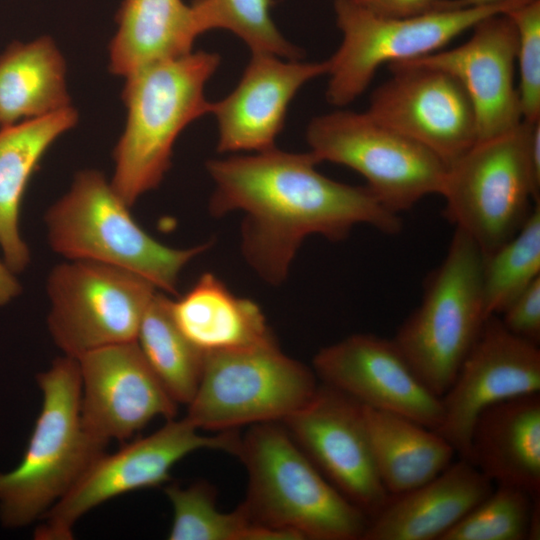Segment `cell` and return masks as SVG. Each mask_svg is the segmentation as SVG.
I'll return each mask as SVG.
<instances>
[{"instance_id": "20", "label": "cell", "mask_w": 540, "mask_h": 540, "mask_svg": "<svg viewBox=\"0 0 540 540\" xmlns=\"http://www.w3.org/2000/svg\"><path fill=\"white\" fill-rule=\"evenodd\" d=\"M493 488L474 465L459 458L428 482L391 496L370 519L362 540H440Z\"/></svg>"}, {"instance_id": "12", "label": "cell", "mask_w": 540, "mask_h": 540, "mask_svg": "<svg viewBox=\"0 0 540 540\" xmlns=\"http://www.w3.org/2000/svg\"><path fill=\"white\" fill-rule=\"evenodd\" d=\"M186 418L168 420L154 433L130 442L112 454H101L73 487L43 516L35 531L40 540L73 538L76 522L88 511L123 494L156 487L170 477L172 467L199 449L237 454L241 439L233 430L199 434Z\"/></svg>"}, {"instance_id": "23", "label": "cell", "mask_w": 540, "mask_h": 540, "mask_svg": "<svg viewBox=\"0 0 540 540\" xmlns=\"http://www.w3.org/2000/svg\"><path fill=\"white\" fill-rule=\"evenodd\" d=\"M170 311L182 334L204 353L275 340L260 307L235 296L212 273H204L178 300H170Z\"/></svg>"}, {"instance_id": "13", "label": "cell", "mask_w": 540, "mask_h": 540, "mask_svg": "<svg viewBox=\"0 0 540 540\" xmlns=\"http://www.w3.org/2000/svg\"><path fill=\"white\" fill-rule=\"evenodd\" d=\"M388 67L391 77L372 93L366 113L450 166L478 140L476 115L463 87L449 73L414 61Z\"/></svg>"}, {"instance_id": "32", "label": "cell", "mask_w": 540, "mask_h": 540, "mask_svg": "<svg viewBox=\"0 0 540 540\" xmlns=\"http://www.w3.org/2000/svg\"><path fill=\"white\" fill-rule=\"evenodd\" d=\"M506 14L517 33V91L522 119H540V0H526Z\"/></svg>"}, {"instance_id": "36", "label": "cell", "mask_w": 540, "mask_h": 540, "mask_svg": "<svg viewBox=\"0 0 540 540\" xmlns=\"http://www.w3.org/2000/svg\"><path fill=\"white\" fill-rule=\"evenodd\" d=\"M508 0H438L434 11L484 7L496 5Z\"/></svg>"}, {"instance_id": "25", "label": "cell", "mask_w": 540, "mask_h": 540, "mask_svg": "<svg viewBox=\"0 0 540 540\" xmlns=\"http://www.w3.org/2000/svg\"><path fill=\"white\" fill-rule=\"evenodd\" d=\"M378 475L387 492H408L444 471L456 455L436 431L404 416L362 405Z\"/></svg>"}, {"instance_id": "18", "label": "cell", "mask_w": 540, "mask_h": 540, "mask_svg": "<svg viewBox=\"0 0 540 540\" xmlns=\"http://www.w3.org/2000/svg\"><path fill=\"white\" fill-rule=\"evenodd\" d=\"M517 33L509 16H487L472 27L463 44L408 60L452 75L469 97L478 140L515 128L522 121L516 71Z\"/></svg>"}, {"instance_id": "6", "label": "cell", "mask_w": 540, "mask_h": 540, "mask_svg": "<svg viewBox=\"0 0 540 540\" xmlns=\"http://www.w3.org/2000/svg\"><path fill=\"white\" fill-rule=\"evenodd\" d=\"M484 255L456 229L447 253L427 277L419 306L392 340L424 385L441 397L488 318L482 291Z\"/></svg>"}, {"instance_id": "3", "label": "cell", "mask_w": 540, "mask_h": 540, "mask_svg": "<svg viewBox=\"0 0 540 540\" xmlns=\"http://www.w3.org/2000/svg\"><path fill=\"white\" fill-rule=\"evenodd\" d=\"M248 471L251 522L302 539L362 540L370 518L344 497L277 422L254 424L237 454Z\"/></svg>"}, {"instance_id": "24", "label": "cell", "mask_w": 540, "mask_h": 540, "mask_svg": "<svg viewBox=\"0 0 540 540\" xmlns=\"http://www.w3.org/2000/svg\"><path fill=\"white\" fill-rule=\"evenodd\" d=\"M109 44V70L126 77L138 69L192 52L201 35L183 0H124Z\"/></svg>"}, {"instance_id": "22", "label": "cell", "mask_w": 540, "mask_h": 540, "mask_svg": "<svg viewBox=\"0 0 540 540\" xmlns=\"http://www.w3.org/2000/svg\"><path fill=\"white\" fill-rule=\"evenodd\" d=\"M77 121V111L69 106L0 127V248L4 262L14 273L30 262V251L19 227L27 184L45 152Z\"/></svg>"}, {"instance_id": "14", "label": "cell", "mask_w": 540, "mask_h": 540, "mask_svg": "<svg viewBox=\"0 0 540 540\" xmlns=\"http://www.w3.org/2000/svg\"><path fill=\"white\" fill-rule=\"evenodd\" d=\"M282 423L321 474L370 519L391 495L378 475L362 405L328 385Z\"/></svg>"}, {"instance_id": "37", "label": "cell", "mask_w": 540, "mask_h": 540, "mask_svg": "<svg viewBox=\"0 0 540 540\" xmlns=\"http://www.w3.org/2000/svg\"><path fill=\"white\" fill-rule=\"evenodd\" d=\"M527 539H540V494L533 497Z\"/></svg>"}, {"instance_id": "35", "label": "cell", "mask_w": 540, "mask_h": 540, "mask_svg": "<svg viewBox=\"0 0 540 540\" xmlns=\"http://www.w3.org/2000/svg\"><path fill=\"white\" fill-rule=\"evenodd\" d=\"M21 292V285L17 280L15 273L0 260V306H3Z\"/></svg>"}, {"instance_id": "1", "label": "cell", "mask_w": 540, "mask_h": 540, "mask_svg": "<svg viewBox=\"0 0 540 540\" xmlns=\"http://www.w3.org/2000/svg\"><path fill=\"white\" fill-rule=\"evenodd\" d=\"M318 163L311 152L289 153L273 147L206 164L215 183L212 215L245 213L243 254L273 285L285 280L298 248L310 234L338 241L359 224L389 235L402 229L400 215L384 207L366 186L332 180L317 171Z\"/></svg>"}, {"instance_id": "31", "label": "cell", "mask_w": 540, "mask_h": 540, "mask_svg": "<svg viewBox=\"0 0 540 540\" xmlns=\"http://www.w3.org/2000/svg\"><path fill=\"white\" fill-rule=\"evenodd\" d=\"M533 497L517 487L496 485L440 540L527 539Z\"/></svg>"}, {"instance_id": "15", "label": "cell", "mask_w": 540, "mask_h": 540, "mask_svg": "<svg viewBox=\"0 0 540 540\" xmlns=\"http://www.w3.org/2000/svg\"><path fill=\"white\" fill-rule=\"evenodd\" d=\"M540 392V350L502 324L486 319L452 384L440 397L443 417L435 430L468 461L475 422L488 407Z\"/></svg>"}, {"instance_id": "30", "label": "cell", "mask_w": 540, "mask_h": 540, "mask_svg": "<svg viewBox=\"0 0 540 540\" xmlns=\"http://www.w3.org/2000/svg\"><path fill=\"white\" fill-rule=\"evenodd\" d=\"M165 493L173 510L170 540H243L251 523L242 505L231 513L220 512L207 483L171 485Z\"/></svg>"}, {"instance_id": "8", "label": "cell", "mask_w": 540, "mask_h": 540, "mask_svg": "<svg viewBox=\"0 0 540 540\" xmlns=\"http://www.w3.org/2000/svg\"><path fill=\"white\" fill-rule=\"evenodd\" d=\"M319 385L316 374L279 349L276 340L205 353L186 419L198 429L282 422L305 406Z\"/></svg>"}, {"instance_id": "16", "label": "cell", "mask_w": 540, "mask_h": 540, "mask_svg": "<svg viewBox=\"0 0 540 540\" xmlns=\"http://www.w3.org/2000/svg\"><path fill=\"white\" fill-rule=\"evenodd\" d=\"M323 384L363 406L409 418L436 430L441 398L417 376L392 339L359 333L321 349L313 359Z\"/></svg>"}, {"instance_id": "28", "label": "cell", "mask_w": 540, "mask_h": 540, "mask_svg": "<svg viewBox=\"0 0 540 540\" xmlns=\"http://www.w3.org/2000/svg\"><path fill=\"white\" fill-rule=\"evenodd\" d=\"M539 277L540 204H536L520 230L484 257L482 291L486 316H499Z\"/></svg>"}, {"instance_id": "5", "label": "cell", "mask_w": 540, "mask_h": 540, "mask_svg": "<svg viewBox=\"0 0 540 540\" xmlns=\"http://www.w3.org/2000/svg\"><path fill=\"white\" fill-rule=\"evenodd\" d=\"M103 173L78 172L45 214L51 248L67 260H90L134 272L175 294L181 270L208 245L168 247L147 234Z\"/></svg>"}, {"instance_id": "34", "label": "cell", "mask_w": 540, "mask_h": 540, "mask_svg": "<svg viewBox=\"0 0 540 540\" xmlns=\"http://www.w3.org/2000/svg\"><path fill=\"white\" fill-rule=\"evenodd\" d=\"M385 17H413L434 11L438 0H351Z\"/></svg>"}, {"instance_id": "17", "label": "cell", "mask_w": 540, "mask_h": 540, "mask_svg": "<svg viewBox=\"0 0 540 540\" xmlns=\"http://www.w3.org/2000/svg\"><path fill=\"white\" fill-rule=\"evenodd\" d=\"M77 361L83 424L103 443L126 440L156 417H175L177 402L136 340L89 351Z\"/></svg>"}, {"instance_id": "10", "label": "cell", "mask_w": 540, "mask_h": 540, "mask_svg": "<svg viewBox=\"0 0 540 540\" xmlns=\"http://www.w3.org/2000/svg\"><path fill=\"white\" fill-rule=\"evenodd\" d=\"M307 142L319 162L349 167L391 212L401 214L428 195H439L448 166L434 153L370 117L337 110L314 117Z\"/></svg>"}, {"instance_id": "26", "label": "cell", "mask_w": 540, "mask_h": 540, "mask_svg": "<svg viewBox=\"0 0 540 540\" xmlns=\"http://www.w3.org/2000/svg\"><path fill=\"white\" fill-rule=\"evenodd\" d=\"M69 106L66 63L52 38L14 42L0 54V127Z\"/></svg>"}, {"instance_id": "29", "label": "cell", "mask_w": 540, "mask_h": 540, "mask_svg": "<svg viewBox=\"0 0 540 540\" xmlns=\"http://www.w3.org/2000/svg\"><path fill=\"white\" fill-rule=\"evenodd\" d=\"M272 0H194L200 33L224 29L243 40L252 53L300 60L303 52L280 33L272 20Z\"/></svg>"}, {"instance_id": "27", "label": "cell", "mask_w": 540, "mask_h": 540, "mask_svg": "<svg viewBox=\"0 0 540 540\" xmlns=\"http://www.w3.org/2000/svg\"><path fill=\"white\" fill-rule=\"evenodd\" d=\"M170 300L164 293L155 292L142 317L136 342L175 402L188 404L197 390L205 353L175 324Z\"/></svg>"}, {"instance_id": "33", "label": "cell", "mask_w": 540, "mask_h": 540, "mask_svg": "<svg viewBox=\"0 0 540 540\" xmlns=\"http://www.w3.org/2000/svg\"><path fill=\"white\" fill-rule=\"evenodd\" d=\"M499 318L512 334L539 345L540 277L514 298Z\"/></svg>"}, {"instance_id": "21", "label": "cell", "mask_w": 540, "mask_h": 540, "mask_svg": "<svg viewBox=\"0 0 540 540\" xmlns=\"http://www.w3.org/2000/svg\"><path fill=\"white\" fill-rule=\"evenodd\" d=\"M468 462L495 485L540 494V392L485 409L472 431Z\"/></svg>"}, {"instance_id": "19", "label": "cell", "mask_w": 540, "mask_h": 540, "mask_svg": "<svg viewBox=\"0 0 540 540\" xmlns=\"http://www.w3.org/2000/svg\"><path fill=\"white\" fill-rule=\"evenodd\" d=\"M282 59L252 53L235 89L220 101L212 102L219 152H260L275 147L294 96L307 82L327 74V60Z\"/></svg>"}, {"instance_id": "9", "label": "cell", "mask_w": 540, "mask_h": 540, "mask_svg": "<svg viewBox=\"0 0 540 540\" xmlns=\"http://www.w3.org/2000/svg\"><path fill=\"white\" fill-rule=\"evenodd\" d=\"M439 195L447 219L484 257L512 238L540 198L526 163L522 121L507 132L477 140L448 166Z\"/></svg>"}, {"instance_id": "2", "label": "cell", "mask_w": 540, "mask_h": 540, "mask_svg": "<svg viewBox=\"0 0 540 540\" xmlns=\"http://www.w3.org/2000/svg\"><path fill=\"white\" fill-rule=\"evenodd\" d=\"M219 65L217 53L197 51L152 63L125 77L122 100L127 120L113 152L110 183L129 207L161 183L183 129L211 113L205 86Z\"/></svg>"}, {"instance_id": "11", "label": "cell", "mask_w": 540, "mask_h": 540, "mask_svg": "<svg viewBox=\"0 0 540 540\" xmlns=\"http://www.w3.org/2000/svg\"><path fill=\"white\" fill-rule=\"evenodd\" d=\"M144 277L90 260L55 266L47 280L48 328L66 356L136 340L156 292Z\"/></svg>"}, {"instance_id": "7", "label": "cell", "mask_w": 540, "mask_h": 540, "mask_svg": "<svg viewBox=\"0 0 540 540\" xmlns=\"http://www.w3.org/2000/svg\"><path fill=\"white\" fill-rule=\"evenodd\" d=\"M526 0L474 8L438 10L413 17H385L351 0H335L342 41L327 59V101L342 107L356 100L384 64L418 59L442 49L483 18Z\"/></svg>"}, {"instance_id": "4", "label": "cell", "mask_w": 540, "mask_h": 540, "mask_svg": "<svg viewBox=\"0 0 540 540\" xmlns=\"http://www.w3.org/2000/svg\"><path fill=\"white\" fill-rule=\"evenodd\" d=\"M37 381L42 406L28 445L18 466L0 473V515L9 527L42 518L106 446L83 424L76 358L56 359Z\"/></svg>"}]
</instances>
